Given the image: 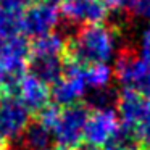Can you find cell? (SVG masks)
Returning <instances> with one entry per match:
<instances>
[{
	"instance_id": "obj_1",
	"label": "cell",
	"mask_w": 150,
	"mask_h": 150,
	"mask_svg": "<svg viewBox=\"0 0 150 150\" xmlns=\"http://www.w3.org/2000/svg\"><path fill=\"white\" fill-rule=\"evenodd\" d=\"M120 31L116 26L105 23L78 26L66 42L65 60L89 66L94 63H108L115 55Z\"/></svg>"
},
{
	"instance_id": "obj_2",
	"label": "cell",
	"mask_w": 150,
	"mask_h": 150,
	"mask_svg": "<svg viewBox=\"0 0 150 150\" xmlns=\"http://www.w3.org/2000/svg\"><path fill=\"white\" fill-rule=\"evenodd\" d=\"M115 79L123 87L139 89L150 78V53L137 52L132 47H121L113 66Z\"/></svg>"
},
{
	"instance_id": "obj_3",
	"label": "cell",
	"mask_w": 150,
	"mask_h": 150,
	"mask_svg": "<svg viewBox=\"0 0 150 150\" xmlns=\"http://www.w3.org/2000/svg\"><path fill=\"white\" fill-rule=\"evenodd\" d=\"M89 115H91V108L82 102L65 107L53 129V140L60 147H68V149L78 147L84 139Z\"/></svg>"
},
{
	"instance_id": "obj_4",
	"label": "cell",
	"mask_w": 150,
	"mask_h": 150,
	"mask_svg": "<svg viewBox=\"0 0 150 150\" xmlns=\"http://www.w3.org/2000/svg\"><path fill=\"white\" fill-rule=\"evenodd\" d=\"M86 89H87V82L84 76V66L65 60L63 76L50 89L52 102L58 107H69L79 103V100L87 92Z\"/></svg>"
},
{
	"instance_id": "obj_5",
	"label": "cell",
	"mask_w": 150,
	"mask_h": 150,
	"mask_svg": "<svg viewBox=\"0 0 150 150\" xmlns=\"http://www.w3.org/2000/svg\"><path fill=\"white\" fill-rule=\"evenodd\" d=\"M60 7L37 0L36 4L26 7L23 13L21 33L26 37H40L49 33H53L57 24L60 23Z\"/></svg>"
},
{
	"instance_id": "obj_6",
	"label": "cell",
	"mask_w": 150,
	"mask_h": 150,
	"mask_svg": "<svg viewBox=\"0 0 150 150\" xmlns=\"http://www.w3.org/2000/svg\"><path fill=\"white\" fill-rule=\"evenodd\" d=\"M31 123V111L18 95H7L0 103V136L18 140Z\"/></svg>"
},
{
	"instance_id": "obj_7",
	"label": "cell",
	"mask_w": 150,
	"mask_h": 150,
	"mask_svg": "<svg viewBox=\"0 0 150 150\" xmlns=\"http://www.w3.org/2000/svg\"><path fill=\"white\" fill-rule=\"evenodd\" d=\"M120 127L121 121L118 116V111L113 107L91 110L87 124H86L84 139L86 142H91L98 147L107 145L115 140Z\"/></svg>"
},
{
	"instance_id": "obj_8",
	"label": "cell",
	"mask_w": 150,
	"mask_h": 150,
	"mask_svg": "<svg viewBox=\"0 0 150 150\" xmlns=\"http://www.w3.org/2000/svg\"><path fill=\"white\" fill-rule=\"evenodd\" d=\"M116 111L123 126L137 131L150 118V102L136 89L123 87L116 98Z\"/></svg>"
},
{
	"instance_id": "obj_9",
	"label": "cell",
	"mask_w": 150,
	"mask_h": 150,
	"mask_svg": "<svg viewBox=\"0 0 150 150\" xmlns=\"http://www.w3.org/2000/svg\"><path fill=\"white\" fill-rule=\"evenodd\" d=\"M60 13L68 23L82 26L103 23L108 16V7L102 0H62Z\"/></svg>"
},
{
	"instance_id": "obj_10",
	"label": "cell",
	"mask_w": 150,
	"mask_h": 150,
	"mask_svg": "<svg viewBox=\"0 0 150 150\" xmlns=\"http://www.w3.org/2000/svg\"><path fill=\"white\" fill-rule=\"evenodd\" d=\"M15 95L20 97V100L29 108L31 113L42 111L47 105H50V100H52L49 84L42 82L40 79H37L36 76L29 74V73H26L21 78Z\"/></svg>"
},
{
	"instance_id": "obj_11",
	"label": "cell",
	"mask_w": 150,
	"mask_h": 150,
	"mask_svg": "<svg viewBox=\"0 0 150 150\" xmlns=\"http://www.w3.org/2000/svg\"><path fill=\"white\" fill-rule=\"evenodd\" d=\"M65 71V57H29L28 73L45 84H55Z\"/></svg>"
},
{
	"instance_id": "obj_12",
	"label": "cell",
	"mask_w": 150,
	"mask_h": 150,
	"mask_svg": "<svg viewBox=\"0 0 150 150\" xmlns=\"http://www.w3.org/2000/svg\"><path fill=\"white\" fill-rule=\"evenodd\" d=\"M24 7L18 0H0V39L21 33Z\"/></svg>"
},
{
	"instance_id": "obj_13",
	"label": "cell",
	"mask_w": 150,
	"mask_h": 150,
	"mask_svg": "<svg viewBox=\"0 0 150 150\" xmlns=\"http://www.w3.org/2000/svg\"><path fill=\"white\" fill-rule=\"evenodd\" d=\"M68 39L58 33H49L31 42L29 57H65Z\"/></svg>"
},
{
	"instance_id": "obj_14",
	"label": "cell",
	"mask_w": 150,
	"mask_h": 150,
	"mask_svg": "<svg viewBox=\"0 0 150 150\" xmlns=\"http://www.w3.org/2000/svg\"><path fill=\"white\" fill-rule=\"evenodd\" d=\"M21 149L23 150H49L53 142V134L50 129L39 123V121H31L23 136L20 137Z\"/></svg>"
},
{
	"instance_id": "obj_15",
	"label": "cell",
	"mask_w": 150,
	"mask_h": 150,
	"mask_svg": "<svg viewBox=\"0 0 150 150\" xmlns=\"http://www.w3.org/2000/svg\"><path fill=\"white\" fill-rule=\"evenodd\" d=\"M84 76L87 87H91L92 91H98V89L110 87L115 73L113 68H110L107 63H94V65L84 66Z\"/></svg>"
},
{
	"instance_id": "obj_16",
	"label": "cell",
	"mask_w": 150,
	"mask_h": 150,
	"mask_svg": "<svg viewBox=\"0 0 150 150\" xmlns=\"http://www.w3.org/2000/svg\"><path fill=\"white\" fill-rule=\"evenodd\" d=\"M118 94L110 91L108 89H98V91H94L92 94L87 95L86 98V105H87L91 110H98V108H108L111 107V103H116Z\"/></svg>"
},
{
	"instance_id": "obj_17",
	"label": "cell",
	"mask_w": 150,
	"mask_h": 150,
	"mask_svg": "<svg viewBox=\"0 0 150 150\" xmlns=\"http://www.w3.org/2000/svg\"><path fill=\"white\" fill-rule=\"evenodd\" d=\"M60 113H62V108L55 103H50V105H47L42 111L37 113V121H39L42 126H45L47 129H50L53 134V129H55L57 123H58Z\"/></svg>"
},
{
	"instance_id": "obj_18",
	"label": "cell",
	"mask_w": 150,
	"mask_h": 150,
	"mask_svg": "<svg viewBox=\"0 0 150 150\" xmlns=\"http://www.w3.org/2000/svg\"><path fill=\"white\" fill-rule=\"evenodd\" d=\"M123 7L132 16L150 20V0H124Z\"/></svg>"
},
{
	"instance_id": "obj_19",
	"label": "cell",
	"mask_w": 150,
	"mask_h": 150,
	"mask_svg": "<svg viewBox=\"0 0 150 150\" xmlns=\"http://www.w3.org/2000/svg\"><path fill=\"white\" fill-rule=\"evenodd\" d=\"M144 53H150V26L145 29V33L142 34V50Z\"/></svg>"
},
{
	"instance_id": "obj_20",
	"label": "cell",
	"mask_w": 150,
	"mask_h": 150,
	"mask_svg": "<svg viewBox=\"0 0 150 150\" xmlns=\"http://www.w3.org/2000/svg\"><path fill=\"white\" fill-rule=\"evenodd\" d=\"M137 91H139V92H140V94H142V95H144V97H145V98H147V100H149V102H150V78H149V79H147V81H145V82H144V84H142V86H140V87H139V89H137Z\"/></svg>"
},
{
	"instance_id": "obj_21",
	"label": "cell",
	"mask_w": 150,
	"mask_h": 150,
	"mask_svg": "<svg viewBox=\"0 0 150 150\" xmlns=\"http://www.w3.org/2000/svg\"><path fill=\"white\" fill-rule=\"evenodd\" d=\"M105 5L108 7V10H116V8H121L124 5V0H102Z\"/></svg>"
},
{
	"instance_id": "obj_22",
	"label": "cell",
	"mask_w": 150,
	"mask_h": 150,
	"mask_svg": "<svg viewBox=\"0 0 150 150\" xmlns=\"http://www.w3.org/2000/svg\"><path fill=\"white\" fill-rule=\"evenodd\" d=\"M78 150H102L98 145H94L91 142H84V144H79L78 145Z\"/></svg>"
},
{
	"instance_id": "obj_23",
	"label": "cell",
	"mask_w": 150,
	"mask_h": 150,
	"mask_svg": "<svg viewBox=\"0 0 150 150\" xmlns=\"http://www.w3.org/2000/svg\"><path fill=\"white\" fill-rule=\"evenodd\" d=\"M105 150H136V149H131V147H124V145H121V144L111 142V144H110V145H108Z\"/></svg>"
},
{
	"instance_id": "obj_24",
	"label": "cell",
	"mask_w": 150,
	"mask_h": 150,
	"mask_svg": "<svg viewBox=\"0 0 150 150\" xmlns=\"http://www.w3.org/2000/svg\"><path fill=\"white\" fill-rule=\"evenodd\" d=\"M0 150H5V139L0 136Z\"/></svg>"
},
{
	"instance_id": "obj_25",
	"label": "cell",
	"mask_w": 150,
	"mask_h": 150,
	"mask_svg": "<svg viewBox=\"0 0 150 150\" xmlns=\"http://www.w3.org/2000/svg\"><path fill=\"white\" fill-rule=\"evenodd\" d=\"M55 150H73V149H68V147H60V145H58Z\"/></svg>"
},
{
	"instance_id": "obj_26",
	"label": "cell",
	"mask_w": 150,
	"mask_h": 150,
	"mask_svg": "<svg viewBox=\"0 0 150 150\" xmlns=\"http://www.w3.org/2000/svg\"><path fill=\"white\" fill-rule=\"evenodd\" d=\"M2 100H4V98H2V92H0V103H2Z\"/></svg>"
},
{
	"instance_id": "obj_27",
	"label": "cell",
	"mask_w": 150,
	"mask_h": 150,
	"mask_svg": "<svg viewBox=\"0 0 150 150\" xmlns=\"http://www.w3.org/2000/svg\"><path fill=\"white\" fill-rule=\"evenodd\" d=\"M15 150H23V149H21V147H20V145H18V147H16V149H15Z\"/></svg>"
}]
</instances>
